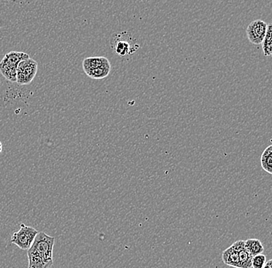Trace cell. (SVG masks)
I'll return each mask as SVG.
<instances>
[{
	"mask_svg": "<svg viewBox=\"0 0 272 268\" xmlns=\"http://www.w3.org/2000/svg\"><path fill=\"white\" fill-rule=\"evenodd\" d=\"M3 151V145L2 143H1V142H0V153L2 152Z\"/></svg>",
	"mask_w": 272,
	"mask_h": 268,
	"instance_id": "17",
	"label": "cell"
},
{
	"mask_svg": "<svg viewBox=\"0 0 272 268\" xmlns=\"http://www.w3.org/2000/svg\"><path fill=\"white\" fill-rule=\"evenodd\" d=\"M222 260L225 264L233 266V267L238 268V252L232 246H230L227 250L223 252Z\"/></svg>",
	"mask_w": 272,
	"mask_h": 268,
	"instance_id": "8",
	"label": "cell"
},
{
	"mask_svg": "<svg viewBox=\"0 0 272 268\" xmlns=\"http://www.w3.org/2000/svg\"><path fill=\"white\" fill-rule=\"evenodd\" d=\"M239 266L238 268H251V260L252 256L247 251L245 247L238 252Z\"/></svg>",
	"mask_w": 272,
	"mask_h": 268,
	"instance_id": "14",
	"label": "cell"
},
{
	"mask_svg": "<svg viewBox=\"0 0 272 268\" xmlns=\"http://www.w3.org/2000/svg\"><path fill=\"white\" fill-rule=\"evenodd\" d=\"M38 64L32 58L26 59L19 63L17 68V82L19 84L27 85L36 77Z\"/></svg>",
	"mask_w": 272,
	"mask_h": 268,
	"instance_id": "4",
	"label": "cell"
},
{
	"mask_svg": "<svg viewBox=\"0 0 272 268\" xmlns=\"http://www.w3.org/2000/svg\"><path fill=\"white\" fill-rule=\"evenodd\" d=\"M111 69H112V67H111L110 62L108 61L107 63L101 66L99 68L92 70V72L87 73V75L90 78L100 80V79L106 78V77L109 76Z\"/></svg>",
	"mask_w": 272,
	"mask_h": 268,
	"instance_id": "11",
	"label": "cell"
},
{
	"mask_svg": "<svg viewBox=\"0 0 272 268\" xmlns=\"http://www.w3.org/2000/svg\"><path fill=\"white\" fill-rule=\"evenodd\" d=\"M0 72L3 76L11 82L17 81V68L7 65L4 62H0Z\"/></svg>",
	"mask_w": 272,
	"mask_h": 268,
	"instance_id": "13",
	"label": "cell"
},
{
	"mask_svg": "<svg viewBox=\"0 0 272 268\" xmlns=\"http://www.w3.org/2000/svg\"><path fill=\"white\" fill-rule=\"evenodd\" d=\"M266 256L264 254H258L252 256L251 260V267L263 268L266 263Z\"/></svg>",
	"mask_w": 272,
	"mask_h": 268,
	"instance_id": "15",
	"label": "cell"
},
{
	"mask_svg": "<svg viewBox=\"0 0 272 268\" xmlns=\"http://www.w3.org/2000/svg\"><path fill=\"white\" fill-rule=\"evenodd\" d=\"M55 238L46 234L44 232H39L34 239V243L27 250L28 268H50L54 263V251Z\"/></svg>",
	"mask_w": 272,
	"mask_h": 268,
	"instance_id": "1",
	"label": "cell"
},
{
	"mask_svg": "<svg viewBox=\"0 0 272 268\" xmlns=\"http://www.w3.org/2000/svg\"><path fill=\"white\" fill-rule=\"evenodd\" d=\"M260 161L263 169L267 173L272 174V145H269L264 150Z\"/></svg>",
	"mask_w": 272,
	"mask_h": 268,
	"instance_id": "10",
	"label": "cell"
},
{
	"mask_svg": "<svg viewBox=\"0 0 272 268\" xmlns=\"http://www.w3.org/2000/svg\"><path fill=\"white\" fill-rule=\"evenodd\" d=\"M132 41H135V40L127 32H122L112 36L111 47L117 55L125 57L132 54L139 47V44L135 42L132 43Z\"/></svg>",
	"mask_w": 272,
	"mask_h": 268,
	"instance_id": "2",
	"label": "cell"
},
{
	"mask_svg": "<svg viewBox=\"0 0 272 268\" xmlns=\"http://www.w3.org/2000/svg\"><path fill=\"white\" fill-rule=\"evenodd\" d=\"M272 25L271 24H267V32H266L265 37H264V40H263L262 43V50L264 55L265 57H270L271 56L272 53Z\"/></svg>",
	"mask_w": 272,
	"mask_h": 268,
	"instance_id": "12",
	"label": "cell"
},
{
	"mask_svg": "<svg viewBox=\"0 0 272 268\" xmlns=\"http://www.w3.org/2000/svg\"><path fill=\"white\" fill-rule=\"evenodd\" d=\"M267 24L260 20H256L249 24L246 30L247 38L251 44L254 45L261 44L266 32H267Z\"/></svg>",
	"mask_w": 272,
	"mask_h": 268,
	"instance_id": "5",
	"label": "cell"
},
{
	"mask_svg": "<svg viewBox=\"0 0 272 268\" xmlns=\"http://www.w3.org/2000/svg\"><path fill=\"white\" fill-rule=\"evenodd\" d=\"M109 61L106 57H87L84 59L83 61V71L85 72L86 74L92 72V70L99 68L101 66Z\"/></svg>",
	"mask_w": 272,
	"mask_h": 268,
	"instance_id": "7",
	"label": "cell"
},
{
	"mask_svg": "<svg viewBox=\"0 0 272 268\" xmlns=\"http://www.w3.org/2000/svg\"><path fill=\"white\" fill-rule=\"evenodd\" d=\"M28 58H30V56L27 53H23V52L12 51L6 54L1 61L7 63V65L10 66V67L17 68V66L20 62Z\"/></svg>",
	"mask_w": 272,
	"mask_h": 268,
	"instance_id": "6",
	"label": "cell"
},
{
	"mask_svg": "<svg viewBox=\"0 0 272 268\" xmlns=\"http://www.w3.org/2000/svg\"><path fill=\"white\" fill-rule=\"evenodd\" d=\"M263 268H272V260H269L268 261L266 262Z\"/></svg>",
	"mask_w": 272,
	"mask_h": 268,
	"instance_id": "16",
	"label": "cell"
},
{
	"mask_svg": "<svg viewBox=\"0 0 272 268\" xmlns=\"http://www.w3.org/2000/svg\"><path fill=\"white\" fill-rule=\"evenodd\" d=\"M38 233V230L34 227H28L24 223H21L20 230L12 235L11 242L21 250H28L30 246H32L34 239Z\"/></svg>",
	"mask_w": 272,
	"mask_h": 268,
	"instance_id": "3",
	"label": "cell"
},
{
	"mask_svg": "<svg viewBox=\"0 0 272 268\" xmlns=\"http://www.w3.org/2000/svg\"><path fill=\"white\" fill-rule=\"evenodd\" d=\"M244 247L251 256L262 254L264 248L262 243L257 239H248L244 241Z\"/></svg>",
	"mask_w": 272,
	"mask_h": 268,
	"instance_id": "9",
	"label": "cell"
}]
</instances>
